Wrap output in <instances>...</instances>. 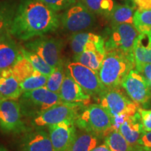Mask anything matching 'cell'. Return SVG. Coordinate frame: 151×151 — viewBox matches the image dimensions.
<instances>
[{"instance_id":"cell-1","label":"cell","mask_w":151,"mask_h":151,"mask_svg":"<svg viewBox=\"0 0 151 151\" xmlns=\"http://www.w3.org/2000/svg\"><path fill=\"white\" fill-rule=\"evenodd\" d=\"M60 16L38 0H22L9 24L14 37L28 41L58 29Z\"/></svg>"},{"instance_id":"cell-2","label":"cell","mask_w":151,"mask_h":151,"mask_svg":"<svg viewBox=\"0 0 151 151\" xmlns=\"http://www.w3.org/2000/svg\"><path fill=\"white\" fill-rule=\"evenodd\" d=\"M135 67L134 55L117 50H108L106 51L99 71V78L106 90L120 88L130 71Z\"/></svg>"},{"instance_id":"cell-3","label":"cell","mask_w":151,"mask_h":151,"mask_svg":"<svg viewBox=\"0 0 151 151\" xmlns=\"http://www.w3.org/2000/svg\"><path fill=\"white\" fill-rule=\"evenodd\" d=\"M76 121L81 128L92 132L98 137L100 136L105 137L113 130L110 114L102 106L97 104L88 106Z\"/></svg>"},{"instance_id":"cell-4","label":"cell","mask_w":151,"mask_h":151,"mask_svg":"<svg viewBox=\"0 0 151 151\" xmlns=\"http://www.w3.org/2000/svg\"><path fill=\"white\" fill-rule=\"evenodd\" d=\"M95 22L94 14L82 2L73 4L60 16V23L62 27L68 32L72 34L90 29Z\"/></svg>"},{"instance_id":"cell-5","label":"cell","mask_w":151,"mask_h":151,"mask_svg":"<svg viewBox=\"0 0 151 151\" xmlns=\"http://www.w3.org/2000/svg\"><path fill=\"white\" fill-rule=\"evenodd\" d=\"M100 104L108 111L111 119L134 116L140 106L128 99L120 88L106 90L99 97Z\"/></svg>"},{"instance_id":"cell-6","label":"cell","mask_w":151,"mask_h":151,"mask_svg":"<svg viewBox=\"0 0 151 151\" xmlns=\"http://www.w3.org/2000/svg\"><path fill=\"white\" fill-rule=\"evenodd\" d=\"M140 33L132 24H112L110 37L105 41L106 51L117 50L134 55V45Z\"/></svg>"},{"instance_id":"cell-7","label":"cell","mask_w":151,"mask_h":151,"mask_svg":"<svg viewBox=\"0 0 151 151\" xmlns=\"http://www.w3.org/2000/svg\"><path fill=\"white\" fill-rule=\"evenodd\" d=\"M25 48L39 55L54 69L63 64L62 60L63 43L60 39L41 36L26 43Z\"/></svg>"},{"instance_id":"cell-8","label":"cell","mask_w":151,"mask_h":151,"mask_svg":"<svg viewBox=\"0 0 151 151\" xmlns=\"http://www.w3.org/2000/svg\"><path fill=\"white\" fill-rule=\"evenodd\" d=\"M67 70L83 90L90 96H100L106 89L100 80L99 73L78 62H70Z\"/></svg>"},{"instance_id":"cell-9","label":"cell","mask_w":151,"mask_h":151,"mask_svg":"<svg viewBox=\"0 0 151 151\" xmlns=\"http://www.w3.org/2000/svg\"><path fill=\"white\" fill-rule=\"evenodd\" d=\"M128 96L139 106H147L151 101V86L147 80L137 70L130 71L122 84Z\"/></svg>"},{"instance_id":"cell-10","label":"cell","mask_w":151,"mask_h":151,"mask_svg":"<svg viewBox=\"0 0 151 151\" xmlns=\"http://www.w3.org/2000/svg\"><path fill=\"white\" fill-rule=\"evenodd\" d=\"M22 99L28 109L37 114L48 110L54 106L65 103L60 94L48 90L46 86L22 93Z\"/></svg>"},{"instance_id":"cell-11","label":"cell","mask_w":151,"mask_h":151,"mask_svg":"<svg viewBox=\"0 0 151 151\" xmlns=\"http://www.w3.org/2000/svg\"><path fill=\"white\" fill-rule=\"evenodd\" d=\"M78 106L68 103L55 105L38 114L34 118V123L37 127H48L65 120L75 121L79 116L77 111Z\"/></svg>"},{"instance_id":"cell-12","label":"cell","mask_w":151,"mask_h":151,"mask_svg":"<svg viewBox=\"0 0 151 151\" xmlns=\"http://www.w3.org/2000/svg\"><path fill=\"white\" fill-rule=\"evenodd\" d=\"M23 127L20 105L16 100L4 99L0 104V128L6 133L19 132Z\"/></svg>"},{"instance_id":"cell-13","label":"cell","mask_w":151,"mask_h":151,"mask_svg":"<svg viewBox=\"0 0 151 151\" xmlns=\"http://www.w3.org/2000/svg\"><path fill=\"white\" fill-rule=\"evenodd\" d=\"M105 55V41L101 38L99 40L89 41L85 46L83 51L73 56V62L86 66L99 73Z\"/></svg>"},{"instance_id":"cell-14","label":"cell","mask_w":151,"mask_h":151,"mask_svg":"<svg viewBox=\"0 0 151 151\" xmlns=\"http://www.w3.org/2000/svg\"><path fill=\"white\" fill-rule=\"evenodd\" d=\"M75 121L65 120L48 126L49 136L55 151H66L76 135Z\"/></svg>"},{"instance_id":"cell-15","label":"cell","mask_w":151,"mask_h":151,"mask_svg":"<svg viewBox=\"0 0 151 151\" xmlns=\"http://www.w3.org/2000/svg\"><path fill=\"white\" fill-rule=\"evenodd\" d=\"M59 94L62 101L68 104L81 105L88 103L90 99V95L76 82L69 71L65 75Z\"/></svg>"},{"instance_id":"cell-16","label":"cell","mask_w":151,"mask_h":151,"mask_svg":"<svg viewBox=\"0 0 151 151\" xmlns=\"http://www.w3.org/2000/svg\"><path fill=\"white\" fill-rule=\"evenodd\" d=\"M118 130L130 146L132 147L138 146L139 140L145 133L139 111L134 116L128 118L120 126Z\"/></svg>"},{"instance_id":"cell-17","label":"cell","mask_w":151,"mask_h":151,"mask_svg":"<svg viewBox=\"0 0 151 151\" xmlns=\"http://www.w3.org/2000/svg\"><path fill=\"white\" fill-rule=\"evenodd\" d=\"M22 151H55L50 136L45 131H37L24 137Z\"/></svg>"},{"instance_id":"cell-18","label":"cell","mask_w":151,"mask_h":151,"mask_svg":"<svg viewBox=\"0 0 151 151\" xmlns=\"http://www.w3.org/2000/svg\"><path fill=\"white\" fill-rule=\"evenodd\" d=\"M22 91L11 69L0 72V94L4 99L17 100Z\"/></svg>"},{"instance_id":"cell-19","label":"cell","mask_w":151,"mask_h":151,"mask_svg":"<svg viewBox=\"0 0 151 151\" xmlns=\"http://www.w3.org/2000/svg\"><path fill=\"white\" fill-rule=\"evenodd\" d=\"M136 70L140 72L145 64H151V36L140 34L134 45Z\"/></svg>"},{"instance_id":"cell-20","label":"cell","mask_w":151,"mask_h":151,"mask_svg":"<svg viewBox=\"0 0 151 151\" xmlns=\"http://www.w3.org/2000/svg\"><path fill=\"white\" fill-rule=\"evenodd\" d=\"M21 52L13 41L0 39V72L12 68Z\"/></svg>"},{"instance_id":"cell-21","label":"cell","mask_w":151,"mask_h":151,"mask_svg":"<svg viewBox=\"0 0 151 151\" xmlns=\"http://www.w3.org/2000/svg\"><path fill=\"white\" fill-rule=\"evenodd\" d=\"M137 11L135 4H115L108 18L111 24L129 23L134 24V15Z\"/></svg>"},{"instance_id":"cell-22","label":"cell","mask_w":151,"mask_h":151,"mask_svg":"<svg viewBox=\"0 0 151 151\" xmlns=\"http://www.w3.org/2000/svg\"><path fill=\"white\" fill-rule=\"evenodd\" d=\"M99 143L98 137L90 132L76 133L71 146L66 151H90L95 148Z\"/></svg>"},{"instance_id":"cell-23","label":"cell","mask_w":151,"mask_h":151,"mask_svg":"<svg viewBox=\"0 0 151 151\" xmlns=\"http://www.w3.org/2000/svg\"><path fill=\"white\" fill-rule=\"evenodd\" d=\"M11 70L14 76L18 81L19 83L40 73L35 69L32 65L28 61V60L24 58L22 54H20L18 60L11 68Z\"/></svg>"},{"instance_id":"cell-24","label":"cell","mask_w":151,"mask_h":151,"mask_svg":"<svg viewBox=\"0 0 151 151\" xmlns=\"http://www.w3.org/2000/svg\"><path fill=\"white\" fill-rule=\"evenodd\" d=\"M101 36L91 32H81L72 34L69 39L70 46L74 55H78L83 51L85 46L89 41H97L101 39ZM73 55V56H74Z\"/></svg>"},{"instance_id":"cell-25","label":"cell","mask_w":151,"mask_h":151,"mask_svg":"<svg viewBox=\"0 0 151 151\" xmlns=\"http://www.w3.org/2000/svg\"><path fill=\"white\" fill-rule=\"evenodd\" d=\"M20 52H21L22 55L28 60V61L32 65L35 69L42 74L48 77L53 71L54 68L48 65L41 57L36 54L35 52L24 48L20 49Z\"/></svg>"},{"instance_id":"cell-26","label":"cell","mask_w":151,"mask_h":151,"mask_svg":"<svg viewBox=\"0 0 151 151\" xmlns=\"http://www.w3.org/2000/svg\"><path fill=\"white\" fill-rule=\"evenodd\" d=\"M104 141L111 151H131L133 149L119 130L111 131L106 136Z\"/></svg>"},{"instance_id":"cell-27","label":"cell","mask_w":151,"mask_h":151,"mask_svg":"<svg viewBox=\"0 0 151 151\" xmlns=\"http://www.w3.org/2000/svg\"><path fill=\"white\" fill-rule=\"evenodd\" d=\"M134 25L140 34L151 36V9H137L134 15Z\"/></svg>"},{"instance_id":"cell-28","label":"cell","mask_w":151,"mask_h":151,"mask_svg":"<svg viewBox=\"0 0 151 151\" xmlns=\"http://www.w3.org/2000/svg\"><path fill=\"white\" fill-rule=\"evenodd\" d=\"M82 3L94 14L108 16L115 4L113 0H82Z\"/></svg>"},{"instance_id":"cell-29","label":"cell","mask_w":151,"mask_h":151,"mask_svg":"<svg viewBox=\"0 0 151 151\" xmlns=\"http://www.w3.org/2000/svg\"><path fill=\"white\" fill-rule=\"evenodd\" d=\"M65 75L63 64H61L55 68L51 74L49 76L46 87L50 91L59 94Z\"/></svg>"},{"instance_id":"cell-30","label":"cell","mask_w":151,"mask_h":151,"mask_svg":"<svg viewBox=\"0 0 151 151\" xmlns=\"http://www.w3.org/2000/svg\"><path fill=\"white\" fill-rule=\"evenodd\" d=\"M56 12L65 10L76 3V0H38Z\"/></svg>"},{"instance_id":"cell-31","label":"cell","mask_w":151,"mask_h":151,"mask_svg":"<svg viewBox=\"0 0 151 151\" xmlns=\"http://www.w3.org/2000/svg\"><path fill=\"white\" fill-rule=\"evenodd\" d=\"M138 111L141 116L144 132H151V110H146L139 107Z\"/></svg>"},{"instance_id":"cell-32","label":"cell","mask_w":151,"mask_h":151,"mask_svg":"<svg viewBox=\"0 0 151 151\" xmlns=\"http://www.w3.org/2000/svg\"><path fill=\"white\" fill-rule=\"evenodd\" d=\"M139 145L143 146L147 151H151V132L143 134L139 141Z\"/></svg>"},{"instance_id":"cell-33","label":"cell","mask_w":151,"mask_h":151,"mask_svg":"<svg viewBox=\"0 0 151 151\" xmlns=\"http://www.w3.org/2000/svg\"><path fill=\"white\" fill-rule=\"evenodd\" d=\"M134 4L138 7L139 10L151 9V0H132Z\"/></svg>"},{"instance_id":"cell-34","label":"cell","mask_w":151,"mask_h":151,"mask_svg":"<svg viewBox=\"0 0 151 151\" xmlns=\"http://www.w3.org/2000/svg\"><path fill=\"white\" fill-rule=\"evenodd\" d=\"M139 73L143 74L151 86V64L143 65Z\"/></svg>"},{"instance_id":"cell-35","label":"cell","mask_w":151,"mask_h":151,"mask_svg":"<svg viewBox=\"0 0 151 151\" xmlns=\"http://www.w3.org/2000/svg\"><path fill=\"white\" fill-rule=\"evenodd\" d=\"M90 151H111L109 147L107 146L106 143L104 144L99 145V146H97L95 148L92 149Z\"/></svg>"},{"instance_id":"cell-36","label":"cell","mask_w":151,"mask_h":151,"mask_svg":"<svg viewBox=\"0 0 151 151\" xmlns=\"http://www.w3.org/2000/svg\"><path fill=\"white\" fill-rule=\"evenodd\" d=\"M6 24V20L2 13L0 11V35L2 32V30Z\"/></svg>"},{"instance_id":"cell-37","label":"cell","mask_w":151,"mask_h":151,"mask_svg":"<svg viewBox=\"0 0 151 151\" xmlns=\"http://www.w3.org/2000/svg\"><path fill=\"white\" fill-rule=\"evenodd\" d=\"M131 151H147L146 149L143 148V146H140V145H138V146L133 147V149Z\"/></svg>"},{"instance_id":"cell-38","label":"cell","mask_w":151,"mask_h":151,"mask_svg":"<svg viewBox=\"0 0 151 151\" xmlns=\"http://www.w3.org/2000/svg\"><path fill=\"white\" fill-rule=\"evenodd\" d=\"M0 151H9V150H7V149L4 146H1V145H0Z\"/></svg>"},{"instance_id":"cell-39","label":"cell","mask_w":151,"mask_h":151,"mask_svg":"<svg viewBox=\"0 0 151 151\" xmlns=\"http://www.w3.org/2000/svg\"><path fill=\"white\" fill-rule=\"evenodd\" d=\"M3 100H4V98L1 97V94H0V104H1V101H2Z\"/></svg>"}]
</instances>
